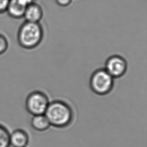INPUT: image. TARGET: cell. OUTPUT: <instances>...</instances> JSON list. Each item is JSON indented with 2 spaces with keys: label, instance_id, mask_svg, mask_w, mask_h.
I'll return each instance as SVG.
<instances>
[{
  "label": "cell",
  "instance_id": "obj_1",
  "mask_svg": "<svg viewBox=\"0 0 147 147\" xmlns=\"http://www.w3.org/2000/svg\"><path fill=\"white\" fill-rule=\"evenodd\" d=\"M44 115L50 125L58 128L68 127L71 123L74 117L71 107L61 100H56L49 102Z\"/></svg>",
  "mask_w": 147,
  "mask_h": 147
},
{
  "label": "cell",
  "instance_id": "obj_2",
  "mask_svg": "<svg viewBox=\"0 0 147 147\" xmlns=\"http://www.w3.org/2000/svg\"><path fill=\"white\" fill-rule=\"evenodd\" d=\"M43 35V29L39 23L25 21L18 31V42L23 48L32 49L40 44Z\"/></svg>",
  "mask_w": 147,
  "mask_h": 147
},
{
  "label": "cell",
  "instance_id": "obj_3",
  "mask_svg": "<svg viewBox=\"0 0 147 147\" xmlns=\"http://www.w3.org/2000/svg\"><path fill=\"white\" fill-rule=\"evenodd\" d=\"M90 86L94 94L105 96L113 90L114 78L105 68H99L92 74L90 78Z\"/></svg>",
  "mask_w": 147,
  "mask_h": 147
},
{
  "label": "cell",
  "instance_id": "obj_4",
  "mask_svg": "<svg viewBox=\"0 0 147 147\" xmlns=\"http://www.w3.org/2000/svg\"><path fill=\"white\" fill-rule=\"evenodd\" d=\"M49 102L46 94L41 91H35L31 92L26 99V109L33 115H43Z\"/></svg>",
  "mask_w": 147,
  "mask_h": 147
},
{
  "label": "cell",
  "instance_id": "obj_5",
  "mask_svg": "<svg viewBox=\"0 0 147 147\" xmlns=\"http://www.w3.org/2000/svg\"><path fill=\"white\" fill-rule=\"evenodd\" d=\"M104 68L114 79L121 78L127 71V62L121 56L113 55L106 60Z\"/></svg>",
  "mask_w": 147,
  "mask_h": 147
},
{
  "label": "cell",
  "instance_id": "obj_6",
  "mask_svg": "<svg viewBox=\"0 0 147 147\" xmlns=\"http://www.w3.org/2000/svg\"><path fill=\"white\" fill-rule=\"evenodd\" d=\"M43 14L42 7L33 2L26 7L23 18L27 22L39 23L43 17Z\"/></svg>",
  "mask_w": 147,
  "mask_h": 147
},
{
  "label": "cell",
  "instance_id": "obj_7",
  "mask_svg": "<svg viewBox=\"0 0 147 147\" xmlns=\"http://www.w3.org/2000/svg\"><path fill=\"white\" fill-rule=\"evenodd\" d=\"M26 8L17 0H10L6 12L11 17L18 19L23 18Z\"/></svg>",
  "mask_w": 147,
  "mask_h": 147
},
{
  "label": "cell",
  "instance_id": "obj_8",
  "mask_svg": "<svg viewBox=\"0 0 147 147\" xmlns=\"http://www.w3.org/2000/svg\"><path fill=\"white\" fill-rule=\"evenodd\" d=\"M28 142V135L24 131L16 130L10 135V143L14 147H25Z\"/></svg>",
  "mask_w": 147,
  "mask_h": 147
},
{
  "label": "cell",
  "instance_id": "obj_9",
  "mask_svg": "<svg viewBox=\"0 0 147 147\" xmlns=\"http://www.w3.org/2000/svg\"><path fill=\"white\" fill-rule=\"evenodd\" d=\"M31 125L34 129L41 131H46L51 125L44 114L33 115L31 120Z\"/></svg>",
  "mask_w": 147,
  "mask_h": 147
},
{
  "label": "cell",
  "instance_id": "obj_10",
  "mask_svg": "<svg viewBox=\"0 0 147 147\" xmlns=\"http://www.w3.org/2000/svg\"><path fill=\"white\" fill-rule=\"evenodd\" d=\"M10 144V134L4 127L0 125V147H9Z\"/></svg>",
  "mask_w": 147,
  "mask_h": 147
},
{
  "label": "cell",
  "instance_id": "obj_11",
  "mask_svg": "<svg viewBox=\"0 0 147 147\" xmlns=\"http://www.w3.org/2000/svg\"><path fill=\"white\" fill-rule=\"evenodd\" d=\"M8 48V40L4 35L0 34V55L4 54Z\"/></svg>",
  "mask_w": 147,
  "mask_h": 147
},
{
  "label": "cell",
  "instance_id": "obj_12",
  "mask_svg": "<svg viewBox=\"0 0 147 147\" xmlns=\"http://www.w3.org/2000/svg\"><path fill=\"white\" fill-rule=\"evenodd\" d=\"M10 0H0V14L6 12Z\"/></svg>",
  "mask_w": 147,
  "mask_h": 147
},
{
  "label": "cell",
  "instance_id": "obj_13",
  "mask_svg": "<svg viewBox=\"0 0 147 147\" xmlns=\"http://www.w3.org/2000/svg\"><path fill=\"white\" fill-rule=\"evenodd\" d=\"M72 0H55V2L58 6L62 7H66L71 4Z\"/></svg>",
  "mask_w": 147,
  "mask_h": 147
},
{
  "label": "cell",
  "instance_id": "obj_14",
  "mask_svg": "<svg viewBox=\"0 0 147 147\" xmlns=\"http://www.w3.org/2000/svg\"><path fill=\"white\" fill-rule=\"evenodd\" d=\"M18 2L21 4L22 6L25 7H27L29 5L33 3L34 2V0H17Z\"/></svg>",
  "mask_w": 147,
  "mask_h": 147
}]
</instances>
